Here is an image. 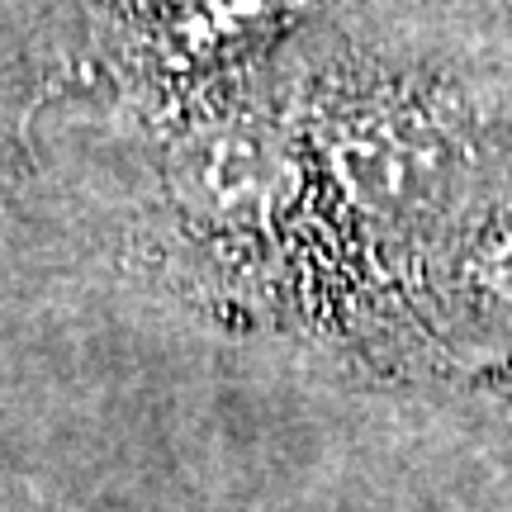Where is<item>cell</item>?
I'll list each match as a JSON object with an SVG mask.
<instances>
[{"label":"cell","instance_id":"cell-1","mask_svg":"<svg viewBox=\"0 0 512 512\" xmlns=\"http://www.w3.org/2000/svg\"><path fill=\"white\" fill-rule=\"evenodd\" d=\"M427 384L512 389V181L479 209L432 290Z\"/></svg>","mask_w":512,"mask_h":512}]
</instances>
